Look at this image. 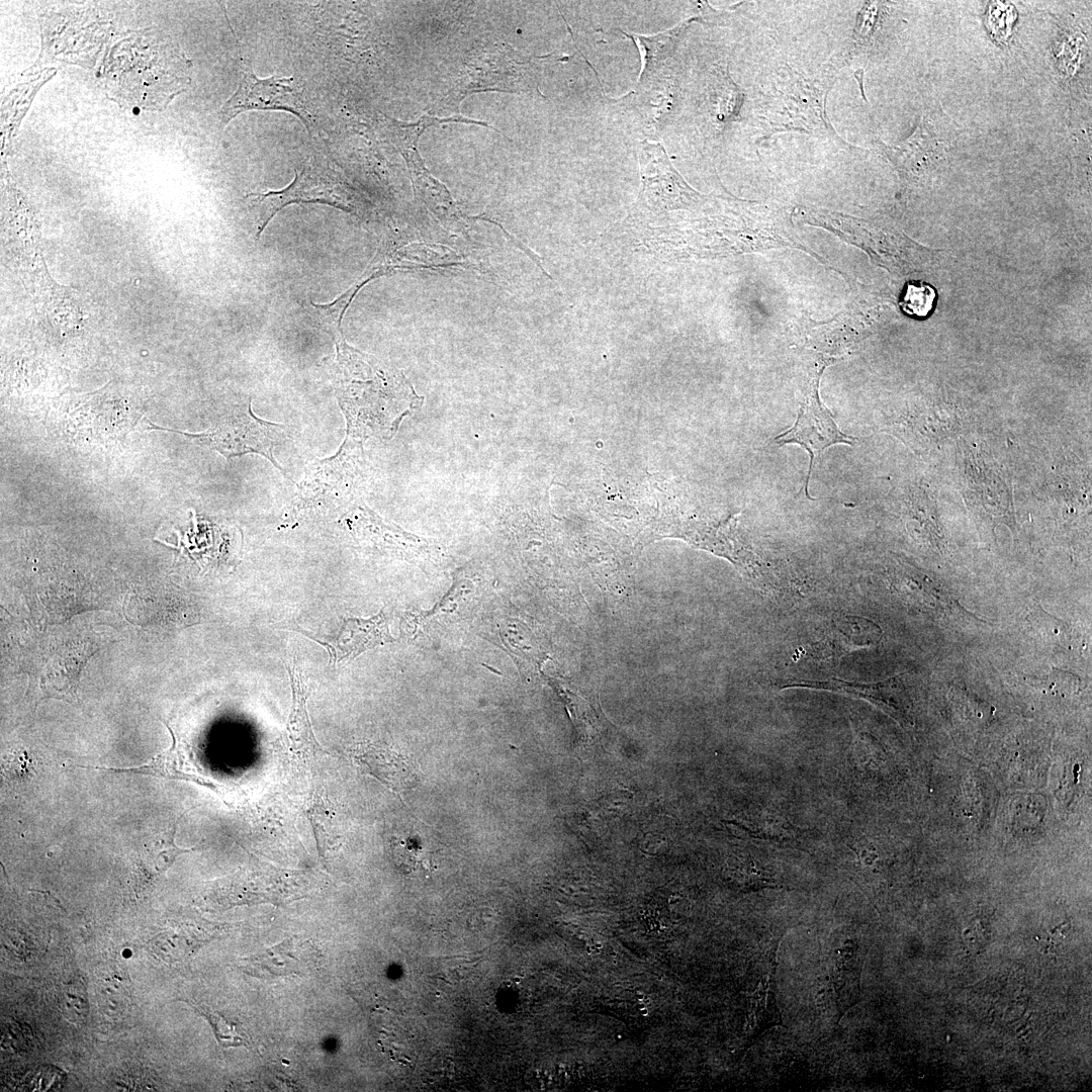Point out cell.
I'll return each mask as SVG.
<instances>
[{
	"label": "cell",
	"instance_id": "cell-1",
	"mask_svg": "<svg viewBox=\"0 0 1092 1092\" xmlns=\"http://www.w3.org/2000/svg\"><path fill=\"white\" fill-rule=\"evenodd\" d=\"M334 338L335 386L350 432L360 438L393 435L403 417L421 408L423 397L400 371L349 346L342 334Z\"/></svg>",
	"mask_w": 1092,
	"mask_h": 1092
},
{
	"label": "cell",
	"instance_id": "cell-2",
	"mask_svg": "<svg viewBox=\"0 0 1092 1092\" xmlns=\"http://www.w3.org/2000/svg\"><path fill=\"white\" fill-rule=\"evenodd\" d=\"M835 77L834 69L809 77L788 64L781 67L771 87L760 96L757 114L761 139L798 131L827 138L842 148L852 149L834 129L827 114V97Z\"/></svg>",
	"mask_w": 1092,
	"mask_h": 1092
},
{
	"label": "cell",
	"instance_id": "cell-3",
	"mask_svg": "<svg viewBox=\"0 0 1092 1092\" xmlns=\"http://www.w3.org/2000/svg\"><path fill=\"white\" fill-rule=\"evenodd\" d=\"M133 42V65L126 69L110 66L118 71L117 77L110 78L117 85L124 86L115 90L120 98L128 103L143 107H163L177 94L184 91L191 81V63L177 46L171 42H153L148 39L138 46ZM116 93V95H117Z\"/></svg>",
	"mask_w": 1092,
	"mask_h": 1092
},
{
	"label": "cell",
	"instance_id": "cell-4",
	"mask_svg": "<svg viewBox=\"0 0 1092 1092\" xmlns=\"http://www.w3.org/2000/svg\"><path fill=\"white\" fill-rule=\"evenodd\" d=\"M353 197L349 185L316 156L307 160L299 172H295L294 179L285 188L246 196L255 214L257 239L286 205L324 203L350 211L354 207Z\"/></svg>",
	"mask_w": 1092,
	"mask_h": 1092
},
{
	"label": "cell",
	"instance_id": "cell-5",
	"mask_svg": "<svg viewBox=\"0 0 1092 1092\" xmlns=\"http://www.w3.org/2000/svg\"><path fill=\"white\" fill-rule=\"evenodd\" d=\"M310 890V875L306 872L281 869L250 854L245 867L216 883L215 899L224 907L282 905L305 897Z\"/></svg>",
	"mask_w": 1092,
	"mask_h": 1092
},
{
	"label": "cell",
	"instance_id": "cell-6",
	"mask_svg": "<svg viewBox=\"0 0 1092 1092\" xmlns=\"http://www.w3.org/2000/svg\"><path fill=\"white\" fill-rule=\"evenodd\" d=\"M149 429L177 433L196 439L208 445L226 459L247 453L260 454L266 457L276 468L283 471L273 455L274 448L283 439V427L256 417L251 408V400L244 410L235 411L205 432L186 433L163 428L154 423H150Z\"/></svg>",
	"mask_w": 1092,
	"mask_h": 1092
},
{
	"label": "cell",
	"instance_id": "cell-7",
	"mask_svg": "<svg viewBox=\"0 0 1092 1092\" xmlns=\"http://www.w3.org/2000/svg\"><path fill=\"white\" fill-rule=\"evenodd\" d=\"M641 188L632 214L661 213L690 208L703 200L675 170L659 143L640 146Z\"/></svg>",
	"mask_w": 1092,
	"mask_h": 1092
},
{
	"label": "cell",
	"instance_id": "cell-8",
	"mask_svg": "<svg viewBox=\"0 0 1092 1092\" xmlns=\"http://www.w3.org/2000/svg\"><path fill=\"white\" fill-rule=\"evenodd\" d=\"M248 110H284L296 115L311 131L314 128L306 105L303 87L293 77L271 76L260 79L250 66L242 69L235 93L222 105L219 118L224 125Z\"/></svg>",
	"mask_w": 1092,
	"mask_h": 1092
},
{
	"label": "cell",
	"instance_id": "cell-9",
	"mask_svg": "<svg viewBox=\"0 0 1092 1092\" xmlns=\"http://www.w3.org/2000/svg\"><path fill=\"white\" fill-rule=\"evenodd\" d=\"M817 385L818 376H815V378L811 379L808 389L805 391L796 422L790 429L775 439L779 446L797 444L808 452L810 463L805 482V493L809 499H812V496L809 494L808 486L816 457H820L831 446L837 444L853 445L855 440L839 430L829 411L820 401Z\"/></svg>",
	"mask_w": 1092,
	"mask_h": 1092
},
{
	"label": "cell",
	"instance_id": "cell-10",
	"mask_svg": "<svg viewBox=\"0 0 1092 1092\" xmlns=\"http://www.w3.org/2000/svg\"><path fill=\"white\" fill-rule=\"evenodd\" d=\"M882 638L883 630L874 621L854 615H840L829 622L819 640L803 648V654L827 667H835L845 654L875 647Z\"/></svg>",
	"mask_w": 1092,
	"mask_h": 1092
},
{
	"label": "cell",
	"instance_id": "cell-11",
	"mask_svg": "<svg viewBox=\"0 0 1092 1092\" xmlns=\"http://www.w3.org/2000/svg\"><path fill=\"white\" fill-rule=\"evenodd\" d=\"M347 517L354 535L372 547L403 558L431 556L432 547L426 539L403 531L366 507H356Z\"/></svg>",
	"mask_w": 1092,
	"mask_h": 1092
},
{
	"label": "cell",
	"instance_id": "cell-12",
	"mask_svg": "<svg viewBox=\"0 0 1092 1092\" xmlns=\"http://www.w3.org/2000/svg\"><path fill=\"white\" fill-rule=\"evenodd\" d=\"M321 954L309 941L290 937L243 960L242 970L254 977L274 979L303 976L320 966Z\"/></svg>",
	"mask_w": 1092,
	"mask_h": 1092
},
{
	"label": "cell",
	"instance_id": "cell-13",
	"mask_svg": "<svg viewBox=\"0 0 1092 1092\" xmlns=\"http://www.w3.org/2000/svg\"><path fill=\"white\" fill-rule=\"evenodd\" d=\"M937 123L933 116L924 114L908 139L894 146L883 145L886 156L899 171L915 173L933 160L943 158L950 136L942 134Z\"/></svg>",
	"mask_w": 1092,
	"mask_h": 1092
},
{
	"label": "cell",
	"instance_id": "cell-14",
	"mask_svg": "<svg viewBox=\"0 0 1092 1092\" xmlns=\"http://www.w3.org/2000/svg\"><path fill=\"white\" fill-rule=\"evenodd\" d=\"M393 641L385 615L382 611L369 618L344 619L337 635L327 641H318L330 653V660L339 662L352 659L360 653Z\"/></svg>",
	"mask_w": 1092,
	"mask_h": 1092
},
{
	"label": "cell",
	"instance_id": "cell-15",
	"mask_svg": "<svg viewBox=\"0 0 1092 1092\" xmlns=\"http://www.w3.org/2000/svg\"><path fill=\"white\" fill-rule=\"evenodd\" d=\"M809 689L866 699L901 718L905 713L902 684L893 677L879 684H859L832 677L826 680H801L786 684L781 689Z\"/></svg>",
	"mask_w": 1092,
	"mask_h": 1092
},
{
	"label": "cell",
	"instance_id": "cell-16",
	"mask_svg": "<svg viewBox=\"0 0 1092 1092\" xmlns=\"http://www.w3.org/2000/svg\"><path fill=\"white\" fill-rule=\"evenodd\" d=\"M353 757L362 769L376 778L393 792L410 788L414 774L404 758L390 748L380 744L360 745L354 749Z\"/></svg>",
	"mask_w": 1092,
	"mask_h": 1092
},
{
	"label": "cell",
	"instance_id": "cell-17",
	"mask_svg": "<svg viewBox=\"0 0 1092 1092\" xmlns=\"http://www.w3.org/2000/svg\"><path fill=\"white\" fill-rule=\"evenodd\" d=\"M287 670L292 690V705L286 727L290 749L296 757L310 759L322 752V747L315 739L308 718L307 687L296 666L287 667Z\"/></svg>",
	"mask_w": 1092,
	"mask_h": 1092
},
{
	"label": "cell",
	"instance_id": "cell-18",
	"mask_svg": "<svg viewBox=\"0 0 1092 1092\" xmlns=\"http://www.w3.org/2000/svg\"><path fill=\"white\" fill-rule=\"evenodd\" d=\"M860 967L857 943L851 939L844 940L842 945L834 951L831 971L837 1005L841 1014L857 1000Z\"/></svg>",
	"mask_w": 1092,
	"mask_h": 1092
},
{
	"label": "cell",
	"instance_id": "cell-19",
	"mask_svg": "<svg viewBox=\"0 0 1092 1092\" xmlns=\"http://www.w3.org/2000/svg\"><path fill=\"white\" fill-rule=\"evenodd\" d=\"M177 825L154 835L142 844L138 853L139 872L147 879L165 874L181 854L191 852L195 847L182 848L175 843Z\"/></svg>",
	"mask_w": 1092,
	"mask_h": 1092
},
{
	"label": "cell",
	"instance_id": "cell-20",
	"mask_svg": "<svg viewBox=\"0 0 1092 1092\" xmlns=\"http://www.w3.org/2000/svg\"><path fill=\"white\" fill-rule=\"evenodd\" d=\"M169 730L172 733V738H173L172 746L169 749L165 750L164 752H162L160 754H157L149 762H147L145 764L134 766V767H106V766H89V765H77V766L78 767H83V768L105 770V771H110V772L134 774V775L152 776V777L171 779V780L189 781V782H194V783H197V784H200V785L208 786L209 785L208 782H206L200 776L188 774V772H185V771L181 770V768H180V757H179L178 747L176 745V739H175V737L173 735V732H172L171 728H169Z\"/></svg>",
	"mask_w": 1092,
	"mask_h": 1092
},
{
	"label": "cell",
	"instance_id": "cell-21",
	"mask_svg": "<svg viewBox=\"0 0 1092 1092\" xmlns=\"http://www.w3.org/2000/svg\"><path fill=\"white\" fill-rule=\"evenodd\" d=\"M772 975L764 976L749 998L746 1016L747 1031L752 1034L762 1032L765 1029L779 1024L781 1021L778 1008Z\"/></svg>",
	"mask_w": 1092,
	"mask_h": 1092
},
{
	"label": "cell",
	"instance_id": "cell-22",
	"mask_svg": "<svg viewBox=\"0 0 1092 1092\" xmlns=\"http://www.w3.org/2000/svg\"><path fill=\"white\" fill-rule=\"evenodd\" d=\"M205 932H198L188 928H181L170 932H164L153 941L154 947L159 949L165 960L179 961L191 956L201 943L208 939Z\"/></svg>",
	"mask_w": 1092,
	"mask_h": 1092
},
{
	"label": "cell",
	"instance_id": "cell-23",
	"mask_svg": "<svg viewBox=\"0 0 1092 1092\" xmlns=\"http://www.w3.org/2000/svg\"><path fill=\"white\" fill-rule=\"evenodd\" d=\"M96 992L98 1004L108 1016H118L125 1011L129 1000L125 979L116 975L100 978L96 983Z\"/></svg>",
	"mask_w": 1092,
	"mask_h": 1092
},
{
	"label": "cell",
	"instance_id": "cell-24",
	"mask_svg": "<svg viewBox=\"0 0 1092 1092\" xmlns=\"http://www.w3.org/2000/svg\"><path fill=\"white\" fill-rule=\"evenodd\" d=\"M58 1007L70 1022L83 1023L89 1012L88 996L83 982L73 981L62 985L58 993Z\"/></svg>",
	"mask_w": 1092,
	"mask_h": 1092
},
{
	"label": "cell",
	"instance_id": "cell-25",
	"mask_svg": "<svg viewBox=\"0 0 1092 1092\" xmlns=\"http://www.w3.org/2000/svg\"><path fill=\"white\" fill-rule=\"evenodd\" d=\"M747 831L756 838L775 842L796 843L801 840V832L788 821L779 818L762 816L760 819L746 823Z\"/></svg>",
	"mask_w": 1092,
	"mask_h": 1092
},
{
	"label": "cell",
	"instance_id": "cell-26",
	"mask_svg": "<svg viewBox=\"0 0 1092 1092\" xmlns=\"http://www.w3.org/2000/svg\"><path fill=\"white\" fill-rule=\"evenodd\" d=\"M935 298V290L929 284L909 283L900 300V306L909 315L923 317L932 309Z\"/></svg>",
	"mask_w": 1092,
	"mask_h": 1092
},
{
	"label": "cell",
	"instance_id": "cell-27",
	"mask_svg": "<svg viewBox=\"0 0 1092 1092\" xmlns=\"http://www.w3.org/2000/svg\"><path fill=\"white\" fill-rule=\"evenodd\" d=\"M205 1016L212 1026L216 1040L221 1046L249 1045L250 1038L241 1024L226 1019L216 1011L206 1012Z\"/></svg>",
	"mask_w": 1092,
	"mask_h": 1092
},
{
	"label": "cell",
	"instance_id": "cell-28",
	"mask_svg": "<svg viewBox=\"0 0 1092 1092\" xmlns=\"http://www.w3.org/2000/svg\"><path fill=\"white\" fill-rule=\"evenodd\" d=\"M862 9L858 21L856 23L855 31L852 39V47L849 49L848 57L851 52L857 50L863 42L868 41L869 35L873 31L876 19L878 17V3H868Z\"/></svg>",
	"mask_w": 1092,
	"mask_h": 1092
},
{
	"label": "cell",
	"instance_id": "cell-29",
	"mask_svg": "<svg viewBox=\"0 0 1092 1092\" xmlns=\"http://www.w3.org/2000/svg\"><path fill=\"white\" fill-rule=\"evenodd\" d=\"M640 1013H641V1014H642L643 1016H645V1015H647V1014H648V1010H647V1009H645V1008H642V1009H641V1011H640Z\"/></svg>",
	"mask_w": 1092,
	"mask_h": 1092
}]
</instances>
